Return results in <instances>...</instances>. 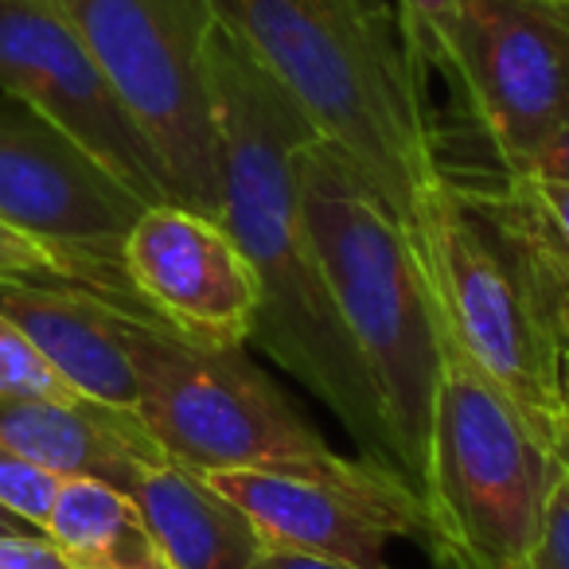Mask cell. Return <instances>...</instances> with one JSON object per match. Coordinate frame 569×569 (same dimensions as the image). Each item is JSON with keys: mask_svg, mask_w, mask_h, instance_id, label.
Instances as JSON below:
<instances>
[{"mask_svg": "<svg viewBox=\"0 0 569 569\" xmlns=\"http://www.w3.org/2000/svg\"><path fill=\"white\" fill-rule=\"evenodd\" d=\"M79 32L168 172L172 203L222 222L203 0H48Z\"/></svg>", "mask_w": 569, "mask_h": 569, "instance_id": "cell-7", "label": "cell"}, {"mask_svg": "<svg viewBox=\"0 0 569 569\" xmlns=\"http://www.w3.org/2000/svg\"><path fill=\"white\" fill-rule=\"evenodd\" d=\"M137 418L168 460L199 476L238 468H325L340 452L312 429L242 348L183 340L168 325L126 320Z\"/></svg>", "mask_w": 569, "mask_h": 569, "instance_id": "cell-6", "label": "cell"}, {"mask_svg": "<svg viewBox=\"0 0 569 569\" xmlns=\"http://www.w3.org/2000/svg\"><path fill=\"white\" fill-rule=\"evenodd\" d=\"M0 569H71L48 535H0Z\"/></svg>", "mask_w": 569, "mask_h": 569, "instance_id": "cell-23", "label": "cell"}, {"mask_svg": "<svg viewBox=\"0 0 569 569\" xmlns=\"http://www.w3.org/2000/svg\"><path fill=\"white\" fill-rule=\"evenodd\" d=\"M43 535L71 569H176L133 496L90 476H67Z\"/></svg>", "mask_w": 569, "mask_h": 569, "instance_id": "cell-16", "label": "cell"}, {"mask_svg": "<svg viewBox=\"0 0 569 569\" xmlns=\"http://www.w3.org/2000/svg\"><path fill=\"white\" fill-rule=\"evenodd\" d=\"M59 483H63V476L43 472L40 465L17 457L12 449L0 445V507L12 511L17 519H24L28 527H36L40 535H43V527H48Z\"/></svg>", "mask_w": 569, "mask_h": 569, "instance_id": "cell-20", "label": "cell"}, {"mask_svg": "<svg viewBox=\"0 0 569 569\" xmlns=\"http://www.w3.org/2000/svg\"><path fill=\"white\" fill-rule=\"evenodd\" d=\"M0 395L17 398H51V402H87L79 398L56 367L36 351V343L0 312Z\"/></svg>", "mask_w": 569, "mask_h": 569, "instance_id": "cell-19", "label": "cell"}, {"mask_svg": "<svg viewBox=\"0 0 569 569\" xmlns=\"http://www.w3.org/2000/svg\"><path fill=\"white\" fill-rule=\"evenodd\" d=\"M36 527H28L24 519H17V515L12 511H4V507H0V535H32Z\"/></svg>", "mask_w": 569, "mask_h": 569, "instance_id": "cell-26", "label": "cell"}, {"mask_svg": "<svg viewBox=\"0 0 569 569\" xmlns=\"http://www.w3.org/2000/svg\"><path fill=\"white\" fill-rule=\"evenodd\" d=\"M207 483L258 527L266 546L363 569H387V546L421 542L426 530L418 488L371 457H340L325 468H238L211 472Z\"/></svg>", "mask_w": 569, "mask_h": 569, "instance_id": "cell-9", "label": "cell"}, {"mask_svg": "<svg viewBox=\"0 0 569 569\" xmlns=\"http://www.w3.org/2000/svg\"><path fill=\"white\" fill-rule=\"evenodd\" d=\"M410 234L445 188V160L398 12L382 0H203Z\"/></svg>", "mask_w": 569, "mask_h": 569, "instance_id": "cell-2", "label": "cell"}, {"mask_svg": "<svg viewBox=\"0 0 569 569\" xmlns=\"http://www.w3.org/2000/svg\"><path fill=\"white\" fill-rule=\"evenodd\" d=\"M0 281H67L74 284V273L51 246L24 234L12 222L0 219Z\"/></svg>", "mask_w": 569, "mask_h": 569, "instance_id": "cell-21", "label": "cell"}, {"mask_svg": "<svg viewBox=\"0 0 569 569\" xmlns=\"http://www.w3.org/2000/svg\"><path fill=\"white\" fill-rule=\"evenodd\" d=\"M522 569H569V468L558 476L550 499H546L542 527H538Z\"/></svg>", "mask_w": 569, "mask_h": 569, "instance_id": "cell-22", "label": "cell"}, {"mask_svg": "<svg viewBox=\"0 0 569 569\" xmlns=\"http://www.w3.org/2000/svg\"><path fill=\"white\" fill-rule=\"evenodd\" d=\"M460 12H465V0H398V28L421 79L429 71H437L441 79L449 74Z\"/></svg>", "mask_w": 569, "mask_h": 569, "instance_id": "cell-18", "label": "cell"}, {"mask_svg": "<svg viewBox=\"0 0 569 569\" xmlns=\"http://www.w3.org/2000/svg\"><path fill=\"white\" fill-rule=\"evenodd\" d=\"M511 176H538V180H566L569 183V113L558 121V129L538 144L535 157Z\"/></svg>", "mask_w": 569, "mask_h": 569, "instance_id": "cell-24", "label": "cell"}, {"mask_svg": "<svg viewBox=\"0 0 569 569\" xmlns=\"http://www.w3.org/2000/svg\"><path fill=\"white\" fill-rule=\"evenodd\" d=\"M297 196L336 312L371 375L390 460L418 483L441 371L433 277L398 214L320 137L297 160Z\"/></svg>", "mask_w": 569, "mask_h": 569, "instance_id": "cell-3", "label": "cell"}, {"mask_svg": "<svg viewBox=\"0 0 569 569\" xmlns=\"http://www.w3.org/2000/svg\"><path fill=\"white\" fill-rule=\"evenodd\" d=\"M561 9H569V4H561Z\"/></svg>", "mask_w": 569, "mask_h": 569, "instance_id": "cell-28", "label": "cell"}, {"mask_svg": "<svg viewBox=\"0 0 569 569\" xmlns=\"http://www.w3.org/2000/svg\"><path fill=\"white\" fill-rule=\"evenodd\" d=\"M546 4H569V0H546Z\"/></svg>", "mask_w": 569, "mask_h": 569, "instance_id": "cell-27", "label": "cell"}, {"mask_svg": "<svg viewBox=\"0 0 569 569\" xmlns=\"http://www.w3.org/2000/svg\"><path fill=\"white\" fill-rule=\"evenodd\" d=\"M0 312L36 343L79 398L118 413H137L141 390L126 343V309L82 284L0 281Z\"/></svg>", "mask_w": 569, "mask_h": 569, "instance_id": "cell-13", "label": "cell"}, {"mask_svg": "<svg viewBox=\"0 0 569 569\" xmlns=\"http://www.w3.org/2000/svg\"><path fill=\"white\" fill-rule=\"evenodd\" d=\"M441 309V301H437ZM566 460L468 359L441 312V371L418 496L433 569H522Z\"/></svg>", "mask_w": 569, "mask_h": 569, "instance_id": "cell-4", "label": "cell"}, {"mask_svg": "<svg viewBox=\"0 0 569 569\" xmlns=\"http://www.w3.org/2000/svg\"><path fill=\"white\" fill-rule=\"evenodd\" d=\"M253 569H363V566H348V561L312 558V553H297V550H281V546H266V550H261V558L253 561Z\"/></svg>", "mask_w": 569, "mask_h": 569, "instance_id": "cell-25", "label": "cell"}, {"mask_svg": "<svg viewBox=\"0 0 569 569\" xmlns=\"http://www.w3.org/2000/svg\"><path fill=\"white\" fill-rule=\"evenodd\" d=\"M203 67L219 137L222 227L234 234L258 281L250 343L325 402L363 457L395 465L371 375L336 312L297 196V160L320 133L219 20L207 28Z\"/></svg>", "mask_w": 569, "mask_h": 569, "instance_id": "cell-1", "label": "cell"}, {"mask_svg": "<svg viewBox=\"0 0 569 569\" xmlns=\"http://www.w3.org/2000/svg\"><path fill=\"white\" fill-rule=\"evenodd\" d=\"M413 246L445 325L527 426L569 465V343L542 281L472 183L445 172Z\"/></svg>", "mask_w": 569, "mask_h": 569, "instance_id": "cell-5", "label": "cell"}, {"mask_svg": "<svg viewBox=\"0 0 569 569\" xmlns=\"http://www.w3.org/2000/svg\"><path fill=\"white\" fill-rule=\"evenodd\" d=\"M144 207L82 144L0 94V219L51 246L71 266L74 284L160 325L121 266L129 227Z\"/></svg>", "mask_w": 569, "mask_h": 569, "instance_id": "cell-8", "label": "cell"}, {"mask_svg": "<svg viewBox=\"0 0 569 569\" xmlns=\"http://www.w3.org/2000/svg\"><path fill=\"white\" fill-rule=\"evenodd\" d=\"M129 496L176 569H253L266 550L258 527L207 476L176 460L141 468Z\"/></svg>", "mask_w": 569, "mask_h": 569, "instance_id": "cell-15", "label": "cell"}, {"mask_svg": "<svg viewBox=\"0 0 569 569\" xmlns=\"http://www.w3.org/2000/svg\"><path fill=\"white\" fill-rule=\"evenodd\" d=\"M499 172H519L569 113V9L465 0L449 74Z\"/></svg>", "mask_w": 569, "mask_h": 569, "instance_id": "cell-10", "label": "cell"}, {"mask_svg": "<svg viewBox=\"0 0 569 569\" xmlns=\"http://www.w3.org/2000/svg\"><path fill=\"white\" fill-rule=\"evenodd\" d=\"M472 188L538 273L569 343V183L503 172L496 188Z\"/></svg>", "mask_w": 569, "mask_h": 569, "instance_id": "cell-17", "label": "cell"}, {"mask_svg": "<svg viewBox=\"0 0 569 569\" xmlns=\"http://www.w3.org/2000/svg\"><path fill=\"white\" fill-rule=\"evenodd\" d=\"M0 90L82 144L141 203H172L157 149L56 4L0 0Z\"/></svg>", "mask_w": 569, "mask_h": 569, "instance_id": "cell-11", "label": "cell"}, {"mask_svg": "<svg viewBox=\"0 0 569 569\" xmlns=\"http://www.w3.org/2000/svg\"><path fill=\"white\" fill-rule=\"evenodd\" d=\"M121 266L141 305L211 348L250 343L258 320V281L234 234L183 203H152L129 227Z\"/></svg>", "mask_w": 569, "mask_h": 569, "instance_id": "cell-12", "label": "cell"}, {"mask_svg": "<svg viewBox=\"0 0 569 569\" xmlns=\"http://www.w3.org/2000/svg\"><path fill=\"white\" fill-rule=\"evenodd\" d=\"M0 445L63 480L90 476L121 491L141 468L168 460L137 413L17 395H0Z\"/></svg>", "mask_w": 569, "mask_h": 569, "instance_id": "cell-14", "label": "cell"}]
</instances>
